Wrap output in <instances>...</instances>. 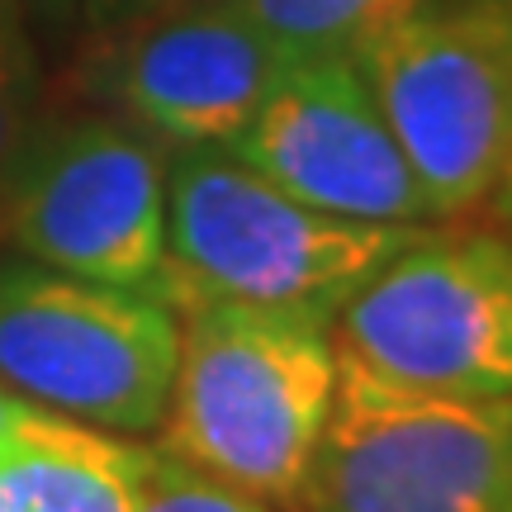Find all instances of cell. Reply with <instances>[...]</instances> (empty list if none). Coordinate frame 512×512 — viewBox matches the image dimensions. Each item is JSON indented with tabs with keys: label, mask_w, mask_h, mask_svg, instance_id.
Wrapping results in <instances>:
<instances>
[{
	"label": "cell",
	"mask_w": 512,
	"mask_h": 512,
	"mask_svg": "<svg viewBox=\"0 0 512 512\" xmlns=\"http://www.w3.org/2000/svg\"><path fill=\"white\" fill-rule=\"evenodd\" d=\"M418 228L356 223L309 209L223 147L166 152L162 299L252 304L332 328L347 294L375 275Z\"/></svg>",
	"instance_id": "1"
},
{
	"label": "cell",
	"mask_w": 512,
	"mask_h": 512,
	"mask_svg": "<svg viewBox=\"0 0 512 512\" xmlns=\"http://www.w3.org/2000/svg\"><path fill=\"white\" fill-rule=\"evenodd\" d=\"M337 394L332 332L252 304L181 309L162 441L256 498L294 503Z\"/></svg>",
	"instance_id": "2"
},
{
	"label": "cell",
	"mask_w": 512,
	"mask_h": 512,
	"mask_svg": "<svg viewBox=\"0 0 512 512\" xmlns=\"http://www.w3.org/2000/svg\"><path fill=\"white\" fill-rule=\"evenodd\" d=\"M337 361L437 399H512V252L475 223H427L332 318Z\"/></svg>",
	"instance_id": "3"
},
{
	"label": "cell",
	"mask_w": 512,
	"mask_h": 512,
	"mask_svg": "<svg viewBox=\"0 0 512 512\" xmlns=\"http://www.w3.org/2000/svg\"><path fill=\"white\" fill-rule=\"evenodd\" d=\"M356 67L437 223H470L512 152V0H418Z\"/></svg>",
	"instance_id": "4"
},
{
	"label": "cell",
	"mask_w": 512,
	"mask_h": 512,
	"mask_svg": "<svg viewBox=\"0 0 512 512\" xmlns=\"http://www.w3.org/2000/svg\"><path fill=\"white\" fill-rule=\"evenodd\" d=\"M166 152L110 110L38 114L0 185V242L38 266L162 299Z\"/></svg>",
	"instance_id": "5"
},
{
	"label": "cell",
	"mask_w": 512,
	"mask_h": 512,
	"mask_svg": "<svg viewBox=\"0 0 512 512\" xmlns=\"http://www.w3.org/2000/svg\"><path fill=\"white\" fill-rule=\"evenodd\" d=\"M304 512H512V399H437L337 361Z\"/></svg>",
	"instance_id": "6"
},
{
	"label": "cell",
	"mask_w": 512,
	"mask_h": 512,
	"mask_svg": "<svg viewBox=\"0 0 512 512\" xmlns=\"http://www.w3.org/2000/svg\"><path fill=\"white\" fill-rule=\"evenodd\" d=\"M181 313L143 290L0 261V384L48 413L110 432H157Z\"/></svg>",
	"instance_id": "7"
},
{
	"label": "cell",
	"mask_w": 512,
	"mask_h": 512,
	"mask_svg": "<svg viewBox=\"0 0 512 512\" xmlns=\"http://www.w3.org/2000/svg\"><path fill=\"white\" fill-rule=\"evenodd\" d=\"M299 53L275 43L233 0L133 15L81 62L100 110L166 147H228L271 100Z\"/></svg>",
	"instance_id": "8"
},
{
	"label": "cell",
	"mask_w": 512,
	"mask_h": 512,
	"mask_svg": "<svg viewBox=\"0 0 512 512\" xmlns=\"http://www.w3.org/2000/svg\"><path fill=\"white\" fill-rule=\"evenodd\" d=\"M223 152L332 219L437 223L356 57H299Z\"/></svg>",
	"instance_id": "9"
},
{
	"label": "cell",
	"mask_w": 512,
	"mask_h": 512,
	"mask_svg": "<svg viewBox=\"0 0 512 512\" xmlns=\"http://www.w3.org/2000/svg\"><path fill=\"white\" fill-rule=\"evenodd\" d=\"M138 451L100 427L34 408L0 441V503L5 512H128Z\"/></svg>",
	"instance_id": "10"
},
{
	"label": "cell",
	"mask_w": 512,
	"mask_h": 512,
	"mask_svg": "<svg viewBox=\"0 0 512 512\" xmlns=\"http://www.w3.org/2000/svg\"><path fill=\"white\" fill-rule=\"evenodd\" d=\"M233 5L299 57H356L418 0H233Z\"/></svg>",
	"instance_id": "11"
},
{
	"label": "cell",
	"mask_w": 512,
	"mask_h": 512,
	"mask_svg": "<svg viewBox=\"0 0 512 512\" xmlns=\"http://www.w3.org/2000/svg\"><path fill=\"white\" fill-rule=\"evenodd\" d=\"M128 512H271L266 498L209 475L166 446H143L133 465Z\"/></svg>",
	"instance_id": "12"
},
{
	"label": "cell",
	"mask_w": 512,
	"mask_h": 512,
	"mask_svg": "<svg viewBox=\"0 0 512 512\" xmlns=\"http://www.w3.org/2000/svg\"><path fill=\"white\" fill-rule=\"evenodd\" d=\"M38 119V62L24 0H0V185Z\"/></svg>",
	"instance_id": "13"
},
{
	"label": "cell",
	"mask_w": 512,
	"mask_h": 512,
	"mask_svg": "<svg viewBox=\"0 0 512 512\" xmlns=\"http://www.w3.org/2000/svg\"><path fill=\"white\" fill-rule=\"evenodd\" d=\"M470 223H475V228H484V233H494V238L512 252V152H508V162H503L498 185L489 190V200L479 204V214Z\"/></svg>",
	"instance_id": "14"
},
{
	"label": "cell",
	"mask_w": 512,
	"mask_h": 512,
	"mask_svg": "<svg viewBox=\"0 0 512 512\" xmlns=\"http://www.w3.org/2000/svg\"><path fill=\"white\" fill-rule=\"evenodd\" d=\"M34 408H38V403L19 399V394L10 389V384H0V441H5V437H15V432H19V422L29 418Z\"/></svg>",
	"instance_id": "15"
},
{
	"label": "cell",
	"mask_w": 512,
	"mask_h": 512,
	"mask_svg": "<svg viewBox=\"0 0 512 512\" xmlns=\"http://www.w3.org/2000/svg\"><path fill=\"white\" fill-rule=\"evenodd\" d=\"M24 10H29L38 24H48V29H62V24L72 19L76 0H24Z\"/></svg>",
	"instance_id": "16"
},
{
	"label": "cell",
	"mask_w": 512,
	"mask_h": 512,
	"mask_svg": "<svg viewBox=\"0 0 512 512\" xmlns=\"http://www.w3.org/2000/svg\"><path fill=\"white\" fill-rule=\"evenodd\" d=\"M128 19L133 15H152V10H176V5H195V0H114Z\"/></svg>",
	"instance_id": "17"
},
{
	"label": "cell",
	"mask_w": 512,
	"mask_h": 512,
	"mask_svg": "<svg viewBox=\"0 0 512 512\" xmlns=\"http://www.w3.org/2000/svg\"><path fill=\"white\" fill-rule=\"evenodd\" d=\"M0 512H5V503H0Z\"/></svg>",
	"instance_id": "18"
}]
</instances>
